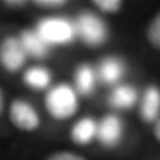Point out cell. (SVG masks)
<instances>
[{
  "label": "cell",
  "instance_id": "8fae6325",
  "mask_svg": "<svg viewBox=\"0 0 160 160\" xmlns=\"http://www.w3.org/2000/svg\"><path fill=\"white\" fill-rule=\"evenodd\" d=\"M97 126L98 121L91 115H84L74 121V124L69 129L71 141L78 146H88L93 141H97Z\"/></svg>",
  "mask_w": 160,
  "mask_h": 160
},
{
  "label": "cell",
  "instance_id": "4fadbf2b",
  "mask_svg": "<svg viewBox=\"0 0 160 160\" xmlns=\"http://www.w3.org/2000/svg\"><path fill=\"white\" fill-rule=\"evenodd\" d=\"M19 40H21L22 47H24L26 53H28L29 59H45L48 57L50 53V47L43 42V38L36 33L35 28H28V29H22V31L18 33Z\"/></svg>",
  "mask_w": 160,
  "mask_h": 160
},
{
  "label": "cell",
  "instance_id": "8992f818",
  "mask_svg": "<svg viewBox=\"0 0 160 160\" xmlns=\"http://www.w3.org/2000/svg\"><path fill=\"white\" fill-rule=\"evenodd\" d=\"M124 138V121L115 112H108L102 119H98L97 126V141L100 146L112 150L121 145Z\"/></svg>",
  "mask_w": 160,
  "mask_h": 160
},
{
  "label": "cell",
  "instance_id": "5bb4252c",
  "mask_svg": "<svg viewBox=\"0 0 160 160\" xmlns=\"http://www.w3.org/2000/svg\"><path fill=\"white\" fill-rule=\"evenodd\" d=\"M145 40L153 50L160 52V11H157L152 16L145 28Z\"/></svg>",
  "mask_w": 160,
  "mask_h": 160
},
{
  "label": "cell",
  "instance_id": "9c48e42d",
  "mask_svg": "<svg viewBox=\"0 0 160 160\" xmlns=\"http://www.w3.org/2000/svg\"><path fill=\"white\" fill-rule=\"evenodd\" d=\"M138 100H139V91L129 83H121L110 90L107 102L108 107L112 110H115V114H117V112L131 110L132 107L138 105Z\"/></svg>",
  "mask_w": 160,
  "mask_h": 160
},
{
  "label": "cell",
  "instance_id": "d6986e66",
  "mask_svg": "<svg viewBox=\"0 0 160 160\" xmlns=\"http://www.w3.org/2000/svg\"><path fill=\"white\" fill-rule=\"evenodd\" d=\"M7 112V105H5V91L4 88L0 86V117Z\"/></svg>",
  "mask_w": 160,
  "mask_h": 160
},
{
  "label": "cell",
  "instance_id": "7a4b0ae2",
  "mask_svg": "<svg viewBox=\"0 0 160 160\" xmlns=\"http://www.w3.org/2000/svg\"><path fill=\"white\" fill-rule=\"evenodd\" d=\"M36 33L43 38V42L52 47H64L76 42V28L71 18L60 14H50L38 19L35 26Z\"/></svg>",
  "mask_w": 160,
  "mask_h": 160
},
{
  "label": "cell",
  "instance_id": "3957f363",
  "mask_svg": "<svg viewBox=\"0 0 160 160\" xmlns=\"http://www.w3.org/2000/svg\"><path fill=\"white\" fill-rule=\"evenodd\" d=\"M72 21L76 28V38L86 47L97 48L107 43L110 36L108 24L95 11H81L76 18H72Z\"/></svg>",
  "mask_w": 160,
  "mask_h": 160
},
{
  "label": "cell",
  "instance_id": "30bf717a",
  "mask_svg": "<svg viewBox=\"0 0 160 160\" xmlns=\"http://www.w3.org/2000/svg\"><path fill=\"white\" fill-rule=\"evenodd\" d=\"M71 84H72V88L76 90V93L79 97H91L98 84V76L95 66H91L88 62L79 64L74 69V76Z\"/></svg>",
  "mask_w": 160,
  "mask_h": 160
},
{
  "label": "cell",
  "instance_id": "277c9868",
  "mask_svg": "<svg viewBox=\"0 0 160 160\" xmlns=\"http://www.w3.org/2000/svg\"><path fill=\"white\" fill-rule=\"evenodd\" d=\"M11 124L21 132H36L42 128V114L26 98H12L7 105Z\"/></svg>",
  "mask_w": 160,
  "mask_h": 160
},
{
  "label": "cell",
  "instance_id": "ffe728a7",
  "mask_svg": "<svg viewBox=\"0 0 160 160\" xmlns=\"http://www.w3.org/2000/svg\"><path fill=\"white\" fill-rule=\"evenodd\" d=\"M152 134H153V138H155V141L160 143V119L152 124Z\"/></svg>",
  "mask_w": 160,
  "mask_h": 160
},
{
  "label": "cell",
  "instance_id": "5b68a950",
  "mask_svg": "<svg viewBox=\"0 0 160 160\" xmlns=\"http://www.w3.org/2000/svg\"><path fill=\"white\" fill-rule=\"evenodd\" d=\"M28 59L29 57L19 40V35H7L0 40V67L7 74L24 71Z\"/></svg>",
  "mask_w": 160,
  "mask_h": 160
},
{
  "label": "cell",
  "instance_id": "e0dca14e",
  "mask_svg": "<svg viewBox=\"0 0 160 160\" xmlns=\"http://www.w3.org/2000/svg\"><path fill=\"white\" fill-rule=\"evenodd\" d=\"M43 160H88V158L78 152H71V150H53Z\"/></svg>",
  "mask_w": 160,
  "mask_h": 160
},
{
  "label": "cell",
  "instance_id": "7c38bea8",
  "mask_svg": "<svg viewBox=\"0 0 160 160\" xmlns=\"http://www.w3.org/2000/svg\"><path fill=\"white\" fill-rule=\"evenodd\" d=\"M22 83L33 91H47L53 86V74L45 66H29L22 71Z\"/></svg>",
  "mask_w": 160,
  "mask_h": 160
},
{
  "label": "cell",
  "instance_id": "ac0fdd59",
  "mask_svg": "<svg viewBox=\"0 0 160 160\" xmlns=\"http://www.w3.org/2000/svg\"><path fill=\"white\" fill-rule=\"evenodd\" d=\"M0 5L7 11H22L31 7V0H0Z\"/></svg>",
  "mask_w": 160,
  "mask_h": 160
},
{
  "label": "cell",
  "instance_id": "9a60e30c",
  "mask_svg": "<svg viewBox=\"0 0 160 160\" xmlns=\"http://www.w3.org/2000/svg\"><path fill=\"white\" fill-rule=\"evenodd\" d=\"M124 7V2L122 0H93L91 2V9H93L97 14L103 16H117L119 12Z\"/></svg>",
  "mask_w": 160,
  "mask_h": 160
},
{
  "label": "cell",
  "instance_id": "6da1fadb",
  "mask_svg": "<svg viewBox=\"0 0 160 160\" xmlns=\"http://www.w3.org/2000/svg\"><path fill=\"white\" fill-rule=\"evenodd\" d=\"M47 114L55 121H67L74 117L79 110V95L71 83H55L45 91L43 98Z\"/></svg>",
  "mask_w": 160,
  "mask_h": 160
},
{
  "label": "cell",
  "instance_id": "2e32d148",
  "mask_svg": "<svg viewBox=\"0 0 160 160\" xmlns=\"http://www.w3.org/2000/svg\"><path fill=\"white\" fill-rule=\"evenodd\" d=\"M69 2L67 0H31V7L38 9V11H45V12H55L60 9L67 7Z\"/></svg>",
  "mask_w": 160,
  "mask_h": 160
},
{
  "label": "cell",
  "instance_id": "ba28073f",
  "mask_svg": "<svg viewBox=\"0 0 160 160\" xmlns=\"http://www.w3.org/2000/svg\"><path fill=\"white\" fill-rule=\"evenodd\" d=\"M138 115L145 124L152 126L160 119V86L158 84H148L139 93L138 100Z\"/></svg>",
  "mask_w": 160,
  "mask_h": 160
},
{
  "label": "cell",
  "instance_id": "52a82bcc",
  "mask_svg": "<svg viewBox=\"0 0 160 160\" xmlns=\"http://www.w3.org/2000/svg\"><path fill=\"white\" fill-rule=\"evenodd\" d=\"M97 69V76H98V83H103L107 86H117V84L122 83L126 76V71H128V66H126L124 59L121 55H105L103 59H100L98 66L95 67Z\"/></svg>",
  "mask_w": 160,
  "mask_h": 160
}]
</instances>
